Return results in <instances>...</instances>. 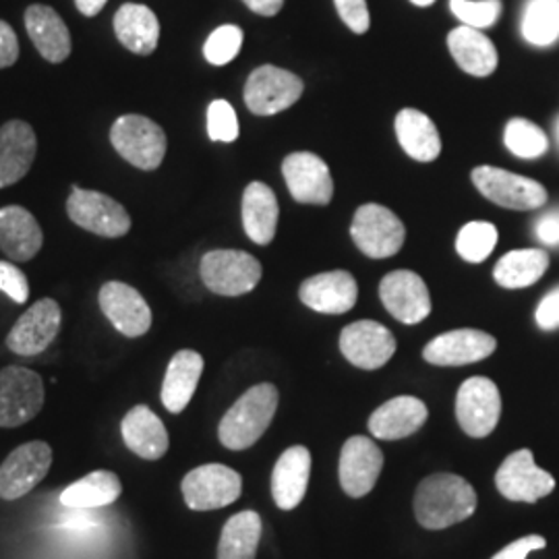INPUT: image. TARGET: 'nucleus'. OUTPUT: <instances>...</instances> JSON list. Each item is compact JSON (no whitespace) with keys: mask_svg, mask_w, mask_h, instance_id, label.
Masks as SVG:
<instances>
[{"mask_svg":"<svg viewBox=\"0 0 559 559\" xmlns=\"http://www.w3.org/2000/svg\"><path fill=\"white\" fill-rule=\"evenodd\" d=\"M477 510V491L468 480L452 473L431 475L415 493V516L420 526L441 531L471 519Z\"/></svg>","mask_w":559,"mask_h":559,"instance_id":"obj_1","label":"nucleus"},{"mask_svg":"<svg viewBox=\"0 0 559 559\" xmlns=\"http://www.w3.org/2000/svg\"><path fill=\"white\" fill-rule=\"evenodd\" d=\"M276 385L260 383L247 390L222 417L218 438L228 450H247L258 443L278 411Z\"/></svg>","mask_w":559,"mask_h":559,"instance_id":"obj_2","label":"nucleus"},{"mask_svg":"<svg viewBox=\"0 0 559 559\" xmlns=\"http://www.w3.org/2000/svg\"><path fill=\"white\" fill-rule=\"evenodd\" d=\"M200 274L207 290L221 297H240L260 284V261L237 249H216L201 258Z\"/></svg>","mask_w":559,"mask_h":559,"instance_id":"obj_3","label":"nucleus"},{"mask_svg":"<svg viewBox=\"0 0 559 559\" xmlns=\"http://www.w3.org/2000/svg\"><path fill=\"white\" fill-rule=\"evenodd\" d=\"M110 141L120 158L140 170H156L166 156V133L158 122L141 115H124L115 120Z\"/></svg>","mask_w":559,"mask_h":559,"instance_id":"obj_4","label":"nucleus"},{"mask_svg":"<svg viewBox=\"0 0 559 559\" xmlns=\"http://www.w3.org/2000/svg\"><path fill=\"white\" fill-rule=\"evenodd\" d=\"M350 235L367 258L388 260L402 249L406 230L392 210L378 203H365L353 218Z\"/></svg>","mask_w":559,"mask_h":559,"instance_id":"obj_5","label":"nucleus"},{"mask_svg":"<svg viewBox=\"0 0 559 559\" xmlns=\"http://www.w3.org/2000/svg\"><path fill=\"white\" fill-rule=\"evenodd\" d=\"M71 198L67 200V214L83 230L104 239H119L131 230V216L119 201L100 191H87L71 185Z\"/></svg>","mask_w":559,"mask_h":559,"instance_id":"obj_6","label":"nucleus"},{"mask_svg":"<svg viewBox=\"0 0 559 559\" xmlns=\"http://www.w3.org/2000/svg\"><path fill=\"white\" fill-rule=\"evenodd\" d=\"M44 399V381L36 371L4 367L0 371V427L13 429L36 419Z\"/></svg>","mask_w":559,"mask_h":559,"instance_id":"obj_7","label":"nucleus"},{"mask_svg":"<svg viewBox=\"0 0 559 559\" xmlns=\"http://www.w3.org/2000/svg\"><path fill=\"white\" fill-rule=\"evenodd\" d=\"M302 90L305 83L295 73L274 64H263L247 80L245 104L258 117H272L299 102Z\"/></svg>","mask_w":559,"mask_h":559,"instance_id":"obj_8","label":"nucleus"},{"mask_svg":"<svg viewBox=\"0 0 559 559\" xmlns=\"http://www.w3.org/2000/svg\"><path fill=\"white\" fill-rule=\"evenodd\" d=\"M185 503L195 512L221 510L239 500L242 479L224 464H203L182 479Z\"/></svg>","mask_w":559,"mask_h":559,"instance_id":"obj_9","label":"nucleus"},{"mask_svg":"<svg viewBox=\"0 0 559 559\" xmlns=\"http://www.w3.org/2000/svg\"><path fill=\"white\" fill-rule=\"evenodd\" d=\"M473 182L480 195L506 210L531 212L547 203V191L537 180L520 177L496 166H479L473 170Z\"/></svg>","mask_w":559,"mask_h":559,"instance_id":"obj_10","label":"nucleus"},{"mask_svg":"<svg viewBox=\"0 0 559 559\" xmlns=\"http://www.w3.org/2000/svg\"><path fill=\"white\" fill-rule=\"evenodd\" d=\"M52 466V448L46 441H27L0 464V498L15 501L27 496Z\"/></svg>","mask_w":559,"mask_h":559,"instance_id":"obj_11","label":"nucleus"},{"mask_svg":"<svg viewBox=\"0 0 559 559\" xmlns=\"http://www.w3.org/2000/svg\"><path fill=\"white\" fill-rule=\"evenodd\" d=\"M501 396L489 378H471L460 385L456 419L466 436L487 438L500 423Z\"/></svg>","mask_w":559,"mask_h":559,"instance_id":"obj_12","label":"nucleus"},{"mask_svg":"<svg viewBox=\"0 0 559 559\" xmlns=\"http://www.w3.org/2000/svg\"><path fill=\"white\" fill-rule=\"evenodd\" d=\"M62 311L55 299L34 302L7 336V346L20 357H36L59 336Z\"/></svg>","mask_w":559,"mask_h":559,"instance_id":"obj_13","label":"nucleus"},{"mask_svg":"<svg viewBox=\"0 0 559 559\" xmlns=\"http://www.w3.org/2000/svg\"><path fill=\"white\" fill-rule=\"evenodd\" d=\"M340 350L350 365L373 371L394 357L396 338L378 321H355L342 330Z\"/></svg>","mask_w":559,"mask_h":559,"instance_id":"obj_14","label":"nucleus"},{"mask_svg":"<svg viewBox=\"0 0 559 559\" xmlns=\"http://www.w3.org/2000/svg\"><path fill=\"white\" fill-rule=\"evenodd\" d=\"M496 485L506 500L535 503L556 489V479L535 464L531 450H519L503 460Z\"/></svg>","mask_w":559,"mask_h":559,"instance_id":"obj_15","label":"nucleus"},{"mask_svg":"<svg viewBox=\"0 0 559 559\" xmlns=\"http://www.w3.org/2000/svg\"><path fill=\"white\" fill-rule=\"evenodd\" d=\"M380 299L390 316L406 325L420 323L431 313L427 284L411 270H396L381 280Z\"/></svg>","mask_w":559,"mask_h":559,"instance_id":"obj_16","label":"nucleus"},{"mask_svg":"<svg viewBox=\"0 0 559 559\" xmlns=\"http://www.w3.org/2000/svg\"><path fill=\"white\" fill-rule=\"evenodd\" d=\"M383 468V454L378 443L355 436L342 445L340 454V485L346 496L365 498L373 491Z\"/></svg>","mask_w":559,"mask_h":559,"instance_id":"obj_17","label":"nucleus"},{"mask_svg":"<svg viewBox=\"0 0 559 559\" xmlns=\"http://www.w3.org/2000/svg\"><path fill=\"white\" fill-rule=\"evenodd\" d=\"M282 175L288 191L299 203L328 205L334 198V180L328 164L309 152H297L284 158Z\"/></svg>","mask_w":559,"mask_h":559,"instance_id":"obj_18","label":"nucleus"},{"mask_svg":"<svg viewBox=\"0 0 559 559\" xmlns=\"http://www.w3.org/2000/svg\"><path fill=\"white\" fill-rule=\"evenodd\" d=\"M102 313L127 338H140L152 328V309L140 290L124 282H106L100 288Z\"/></svg>","mask_w":559,"mask_h":559,"instance_id":"obj_19","label":"nucleus"},{"mask_svg":"<svg viewBox=\"0 0 559 559\" xmlns=\"http://www.w3.org/2000/svg\"><path fill=\"white\" fill-rule=\"evenodd\" d=\"M496 346L498 342L491 334L464 328L431 340L423 350V359L440 367H460L491 357Z\"/></svg>","mask_w":559,"mask_h":559,"instance_id":"obj_20","label":"nucleus"},{"mask_svg":"<svg viewBox=\"0 0 559 559\" xmlns=\"http://www.w3.org/2000/svg\"><path fill=\"white\" fill-rule=\"evenodd\" d=\"M299 297L309 309L318 313L342 316L355 307L359 286L353 274L336 270L305 280L300 284Z\"/></svg>","mask_w":559,"mask_h":559,"instance_id":"obj_21","label":"nucleus"},{"mask_svg":"<svg viewBox=\"0 0 559 559\" xmlns=\"http://www.w3.org/2000/svg\"><path fill=\"white\" fill-rule=\"evenodd\" d=\"M36 150V133L25 120H9L0 127V189L20 182L29 173Z\"/></svg>","mask_w":559,"mask_h":559,"instance_id":"obj_22","label":"nucleus"},{"mask_svg":"<svg viewBox=\"0 0 559 559\" xmlns=\"http://www.w3.org/2000/svg\"><path fill=\"white\" fill-rule=\"evenodd\" d=\"M427 417H429V411L423 400L415 396H399L381 404L380 408L371 415L369 431L378 440H404L417 433L425 425Z\"/></svg>","mask_w":559,"mask_h":559,"instance_id":"obj_23","label":"nucleus"},{"mask_svg":"<svg viewBox=\"0 0 559 559\" xmlns=\"http://www.w3.org/2000/svg\"><path fill=\"white\" fill-rule=\"evenodd\" d=\"M124 445L143 460H160L168 452V431L150 406H133L120 423Z\"/></svg>","mask_w":559,"mask_h":559,"instance_id":"obj_24","label":"nucleus"},{"mask_svg":"<svg viewBox=\"0 0 559 559\" xmlns=\"http://www.w3.org/2000/svg\"><path fill=\"white\" fill-rule=\"evenodd\" d=\"M44 235L32 212L21 205L0 207V249L7 258L29 261L40 253Z\"/></svg>","mask_w":559,"mask_h":559,"instance_id":"obj_25","label":"nucleus"},{"mask_svg":"<svg viewBox=\"0 0 559 559\" xmlns=\"http://www.w3.org/2000/svg\"><path fill=\"white\" fill-rule=\"evenodd\" d=\"M311 477V454L302 445H293L280 456L272 473V496L280 510H295L299 506Z\"/></svg>","mask_w":559,"mask_h":559,"instance_id":"obj_26","label":"nucleus"},{"mask_svg":"<svg viewBox=\"0 0 559 559\" xmlns=\"http://www.w3.org/2000/svg\"><path fill=\"white\" fill-rule=\"evenodd\" d=\"M27 34L38 48L41 59L48 62H64L71 55V34L64 21L52 7L32 4L25 11Z\"/></svg>","mask_w":559,"mask_h":559,"instance_id":"obj_27","label":"nucleus"},{"mask_svg":"<svg viewBox=\"0 0 559 559\" xmlns=\"http://www.w3.org/2000/svg\"><path fill=\"white\" fill-rule=\"evenodd\" d=\"M115 34L127 50L147 57L160 40V23L150 7L127 2L115 15Z\"/></svg>","mask_w":559,"mask_h":559,"instance_id":"obj_28","label":"nucleus"},{"mask_svg":"<svg viewBox=\"0 0 559 559\" xmlns=\"http://www.w3.org/2000/svg\"><path fill=\"white\" fill-rule=\"evenodd\" d=\"M203 373V357L195 350H179L166 369L162 383V404L168 413L179 415L193 399Z\"/></svg>","mask_w":559,"mask_h":559,"instance_id":"obj_29","label":"nucleus"},{"mask_svg":"<svg viewBox=\"0 0 559 559\" xmlns=\"http://www.w3.org/2000/svg\"><path fill=\"white\" fill-rule=\"evenodd\" d=\"M448 48L460 69L473 78H489L498 69V50L483 29L460 25L450 32Z\"/></svg>","mask_w":559,"mask_h":559,"instance_id":"obj_30","label":"nucleus"},{"mask_svg":"<svg viewBox=\"0 0 559 559\" xmlns=\"http://www.w3.org/2000/svg\"><path fill=\"white\" fill-rule=\"evenodd\" d=\"M280 207L276 193L260 180L242 193V226L247 237L258 245H270L276 237Z\"/></svg>","mask_w":559,"mask_h":559,"instance_id":"obj_31","label":"nucleus"},{"mask_svg":"<svg viewBox=\"0 0 559 559\" xmlns=\"http://www.w3.org/2000/svg\"><path fill=\"white\" fill-rule=\"evenodd\" d=\"M400 147L417 162L438 160L441 138L436 122L417 108H404L396 117Z\"/></svg>","mask_w":559,"mask_h":559,"instance_id":"obj_32","label":"nucleus"},{"mask_svg":"<svg viewBox=\"0 0 559 559\" xmlns=\"http://www.w3.org/2000/svg\"><path fill=\"white\" fill-rule=\"evenodd\" d=\"M122 483L110 471H94L60 493V503L73 510H94L119 500Z\"/></svg>","mask_w":559,"mask_h":559,"instance_id":"obj_33","label":"nucleus"},{"mask_svg":"<svg viewBox=\"0 0 559 559\" xmlns=\"http://www.w3.org/2000/svg\"><path fill=\"white\" fill-rule=\"evenodd\" d=\"M261 516L253 510L235 514L222 528L218 559H255L260 547Z\"/></svg>","mask_w":559,"mask_h":559,"instance_id":"obj_34","label":"nucleus"},{"mask_svg":"<svg viewBox=\"0 0 559 559\" xmlns=\"http://www.w3.org/2000/svg\"><path fill=\"white\" fill-rule=\"evenodd\" d=\"M549 267V255L540 249H519V251H510L506 253L498 265H496V282L516 290V288H526L533 286L535 282L543 278V274Z\"/></svg>","mask_w":559,"mask_h":559,"instance_id":"obj_35","label":"nucleus"},{"mask_svg":"<svg viewBox=\"0 0 559 559\" xmlns=\"http://www.w3.org/2000/svg\"><path fill=\"white\" fill-rule=\"evenodd\" d=\"M522 36L533 46H551L559 40V0H528L522 13Z\"/></svg>","mask_w":559,"mask_h":559,"instance_id":"obj_36","label":"nucleus"},{"mask_svg":"<svg viewBox=\"0 0 559 559\" xmlns=\"http://www.w3.org/2000/svg\"><path fill=\"white\" fill-rule=\"evenodd\" d=\"M503 141L514 156L524 160L540 158L549 147V140L543 133V129L526 119L510 120L503 133Z\"/></svg>","mask_w":559,"mask_h":559,"instance_id":"obj_37","label":"nucleus"},{"mask_svg":"<svg viewBox=\"0 0 559 559\" xmlns=\"http://www.w3.org/2000/svg\"><path fill=\"white\" fill-rule=\"evenodd\" d=\"M498 245V228L491 222H468L462 226L456 239L460 258L468 263L487 260Z\"/></svg>","mask_w":559,"mask_h":559,"instance_id":"obj_38","label":"nucleus"},{"mask_svg":"<svg viewBox=\"0 0 559 559\" xmlns=\"http://www.w3.org/2000/svg\"><path fill=\"white\" fill-rule=\"evenodd\" d=\"M450 9L464 25L485 29L500 20L501 0H450Z\"/></svg>","mask_w":559,"mask_h":559,"instance_id":"obj_39","label":"nucleus"},{"mask_svg":"<svg viewBox=\"0 0 559 559\" xmlns=\"http://www.w3.org/2000/svg\"><path fill=\"white\" fill-rule=\"evenodd\" d=\"M242 46V29L237 25H222L203 46V55L207 62L222 67L239 55Z\"/></svg>","mask_w":559,"mask_h":559,"instance_id":"obj_40","label":"nucleus"},{"mask_svg":"<svg viewBox=\"0 0 559 559\" xmlns=\"http://www.w3.org/2000/svg\"><path fill=\"white\" fill-rule=\"evenodd\" d=\"M207 135L212 141L233 143L239 138V119L230 102L214 100L207 108Z\"/></svg>","mask_w":559,"mask_h":559,"instance_id":"obj_41","label":"nucleus"},{"mask_svg":"<svg viewBox=\"0 0 559 559\" xmlns=\"http://www.w3.org/2000/svg\"><path fill=\"white\" fill-rule=\"evenodd\" d=\"M0 290L21 305L29 299V284L15 263L0 261Z\"/></svg>","mask_w":559,"mask_h":559,"instance_id":"obj_42","label":"nucleus"},{"mask_svg":"<svg viewBox=\"0 0 559 559\" xmlns=\"http://www.w3.org/2000/svg\"><path fill=\"white\" fill-rule=\"evenodd\" d=\"M340 20L344 21L355 34H365L371 27V17L367 0H334Z\"/></svg>","mask_w":559,"mask_h":559,"instance_id":"obj_43","label":"nucleus"},{"mask_svg":"<svg viewBox=\"0 0 559 559\" xmlns=\"http://www.w3.org/2000/svg\"><path fill=\"white\" fill-rule=\"evenodd\" d=\"M17 59H20L17 34L7 21H0V69L13 67Z\"/></svg>","mask_w":559,"mask_h":559,"instance_id":"obj_44","label":"nucleus"},{"mask_svg":"<svg viewBox=\"0 0 559 559\" xmlns=\"http://www.w3.org/2000/svg\"><path fill=\"white\" fill-rule=\"evenodd\" d=\"M547 540L539 537V535H528L522 539L510 543L508 547H503L500 554H496L491 559H526L533 551L537 549H545Z\"/></svg>","mask_w":559,"mask_h":559,"instance_id":"obj_45","label":"nucleus"},{"mask_svg":"<svg viewBox=\"0 0 559 559\" xmlns=\"http://www.w3.org/2000/svg\"><path fill=\"white\" fill-rule=\"evenodd\" d=\"M535 320L539 323L540 330H558L559 328V286L554 288L545 299L540 300L535 313Z\"/></svg>","mask_w":559,"mask_h":559,"instance_id":"obj_46","label":"nucleus"},{"mask_svg":"<svg viewBox=\"0 0 559 559\" xmlns=\"http://www.w3.org/2000/svg\"><path fill=\"white\" fill-rule=\"evenodd\" d=\"M537 239L547 247H559V207L549 210L535 224Z\"/></svg>","mask_w":559,"mask_h":559,"instance_id":"obj_47","label":"nucleus"},{"mask_svg":"<svg viewBox=\"0 0 559 559\" xmlns=\"http://www.w3.org/2000/svg\"><path fill=\"white\" fill-rule=\"evenodd\" d=\"M253 13L263 15V17H274L278 15L284 0H242Z\"/></svg>","mask_w":559,"mask_h":559,"instance_id":"obj_48","label":"nucleus"},{"mask_svg":"<svg viewBox=\"0 0 559 559\" xmlns=\"http://www.w3.org/2000/svg\"><path fill=\"white\" fill-rule=\"evenodd\" d=\"M106 2L108 0H75L81 15H85V17H96L102 9L106 7Z\"/></svg>","mask_w":559,"mask_h":559,"instance_id":"obj_49","label":"nucleus"},{"mask_svg":"<svg viewBox=\"0 0 559 559\" xmlns=\"http://www.w3.org/2000/svg\"><path fill=\"white\" fill-rule=\"evenodd\" d=\"M413 4H417V7H431L436 0H411Z\"/></svg>","mask_w":559,"mask_h":559,"instance_id":"obj_50","label":"nucleus"},{"mask_svg":"<svg viewBox=\"0 0 559 559\" xmlns=\"http://www.w3.org/2000/svg\"><path fill=\"white\" fill-rule=\"evenodd\" d=\"M558 133H559V124H558Z\"/></svg>","mask_w":559,"mask_h":559,"instance_id":"obj_51","label":"nucleus"}]
</instances>
